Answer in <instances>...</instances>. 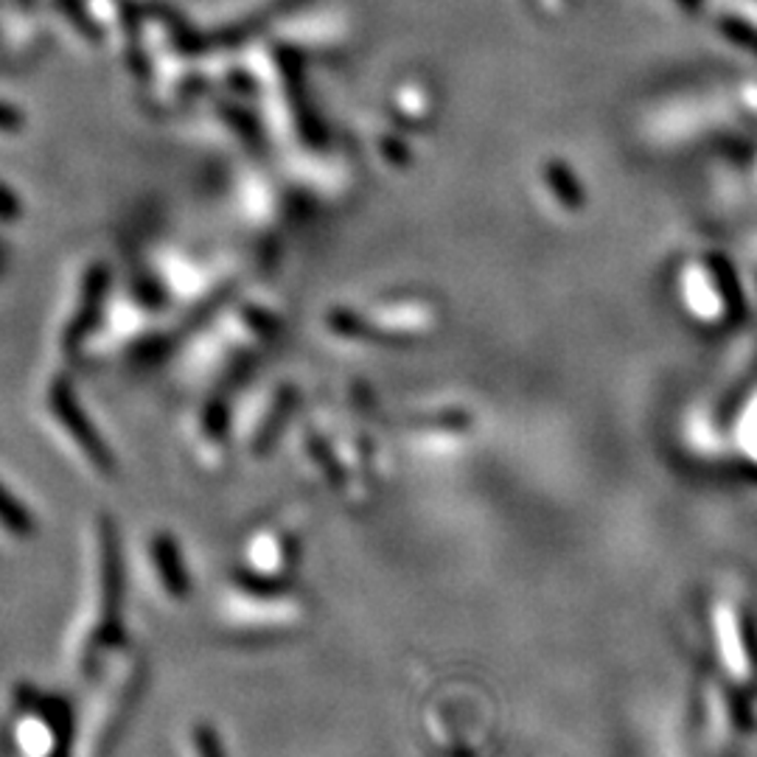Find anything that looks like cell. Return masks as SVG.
I'll return each instance as SVG.
<instances>
[{"label":"cell","mask_w":757,"mask_h":757,"mask_svg":"<svg viewBox=\"0 0 757 757\" xmlns=\"http://www.w3.org/2000/svg\"><path fill=\"white\" fill-rule=\"evenodd\" d=\"M180 755L182 757H227L225 744H222L220 732L211 721H191L182 730L180 738Z\"/></svg>","instance_id":"cell-3"},{"label":"cell","mask_w":757,"mask_h":757,"mask_svg":"<svg viewBox=\"0 0 757 757\" xmlns=\"http://www.w3.org/2000/svg\"><path fill=\"white\" fill-rule=\"evenodd\" d=\"M9 757H73L76 707L32 682H14L3 721Z\"/></svg>","instance_id":"cell-2"},{"label":"cell","mask_w":757,"mask_h":757,"mask_svg":"<svg viewBox=\"0 0 757 757\" xmlns=\"http://www.w3.org/2000/svg\"><path fill=\"white\" fill-rule=\"evenodd\" d=\"M84 685V701L76 707L73 757H110L143 687L141 654L118 646Z\"/></svg>","instance_id":"cell-1"}]
</instances>
